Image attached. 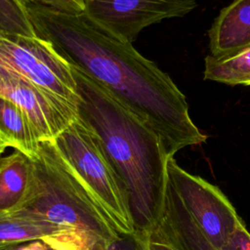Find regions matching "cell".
Segmentation results:
<instances>
[{"instance_id":"1","label":"cell","mask_w":250,"mask_h":250,"mask_svg":"<svg viewBox=\"0 0 250 250\" xmlns=\"http://www.w3.org/2000/svg\"><path fill=\"white\" fill-rule=\"evenodd\" d=\"M25 7L36 35L147 123L169 158L206 141L189 116L186 96L132 43L111 35L84 13H62L34 1Z\"/></svg>"},{"instance_id":"21","label":"cell","mask_w":250,"mask_h":250,"mask_svg":"<svg viewBox=\"0 0 250 250\" xmlns=\"http://www.w3.org/2000/svg\"><path fill=\"white\" fill-rule=\"evenodd\" d=\"M6 147H8V145H7V144L3 141V139L0 137V154H2V153L5 151Z\"/></svg>"},{"instance_id":"13","label":"cell","mask_w":250,"mask_h":250,"mask_svg":"<svg viewBox=\"0 0 250 250\" xmlns=\"http://www.w3.org/2000/svg\"><path fill=\"white\" fill-rule=\"evenodd\" d=\"M0 137L8 145L28 157L35 155L40 139L24 110L14 102L0 97Z\"/></svg>"},{"instance_id":"6","label":"cell","mask_w":250,"mask_h":250,"mask_svg":"<svg viewBox=\"0 0 250 250\" xmlns=\"http://www.w3.org/2000/svg\"><path fill=\"white\" fill-rule=\"evenodd\" d=\"M167 182L207 240L218 250L243 222L227 195L215 185L167 160Z\"/></svg>"},{"instance_id":"22","label":"cell","mask_w":250,"mask_h":250,"mask_svg":"<svg viewBox=\"0 0 250 250\" xmlns=\"http://www.w3.org/2000/svg\"><path fill=\"white\" fill-rule=\"evenodd\" d=\"M21 3H22V4L26 5V4H27V3H29L31 0H21Z\"/></svg>"},{"instance_id":"12","label":"cell","mask_w":250,"mask_h":250,"mask_svg":"<svg viewBox=\"0 0 250 250\" xmlns=\"http://www.w3.org/2000/svg\"><path fill=\"white\" fill-rule=\"evenodd\" d=\"M31 160L20 150L0 158V213L18 209L26 195Z\"/></svg>"},{"instance_id":"4","label":"cell","mask_w":250,"mask_h":250,"mask_svg":"<svg viewBox=\"0 0 250 250\" xmlns=\"http://www.w3.org/2000/svg\"><path fill=\"white\" fill-rule=\"evenodd\" d=\"M52 142L117 233H134L125 189L88 127L76 116Z\"/></svg>"},{"instance_id":"9","label":"cell","mask_w":250,"mask_h":250,"mask_svg":"<svg viewBox=\"0 0 250 250\" xmlns=\"http://www.w3.org/2000/svg\"><path fill=\"white\" fill-rule=\"evenodd\" d=\"M34 240L59 241L85 250L77 233L29 211L18 208L0 213V250Z\"/></svg>"},{"instance_id":"23","label":"cell","mask_w":250,"mask_h":250,"mask_svg":"<svg viewBox=\"0 0 250 250\" xmlns=\"http://www.w3.org/2000/svg\"><path fill=\"white\" fill-rule=\"evenodd\" d=\"M244 85H246V86H250V79H248Z\"/></svg>"},{"instance_id":"17","label":"cell","mask_w":250,"mask_h":250,"mask_svg":"<svg viewBox=\"0 0 250 250\" xmlns=\"http://www.w3.org/2000/svg\"><path fill=\"white\" fill-rule=\"evenodd\" d=\"M220 250H250V232L244 223L230 233Z\"/></svg>"},{"instance_id":"3","label":"cell","mask_w":250,"mask_h":250,"mask_svg":"<svg viewBox=\"0 0 250 250\" xmlns=\"http://www.w3.org/2000/svg\"><path fill=\"white\" fill-rule=\"evenodd\" d=\"M30 160V182L19 208L75 231L85 250H106L119 234L53 142L41 141Z\"/></svg>"},{"instance_id":"14","label":"cell","mask_w":250,"mask_h":250,"mask_svg":"<svg viewBox=\"0 0 250 250\" xmlns=\"http://www.w3.org/2000/svg\"><path fill=\"white\" fill-rule=\"evenodd\" d=\"M203 77L227 85H244L250 79V48L224 60L207 56Z\"/></svg>"},{"instance_id":"18","label":"cell","mask_w":250,"mask_h":250,"mask_svg":"<svg viewBox=\"0 0 250 250\" xmlns=\"http://www.w3.org/2000/svg\"><path fill=\"white\" fill-rule=\"evenodd\" d=\"M7 250H80L79 248L59 241L51 240H34L28 241L17 246L11 247Z\"/></svg>"},{"instance_id":"20","label":"cell","mask_w":250,"mask_h":250,"mask_svg":"<svg viewBox=\"0 0 250 250\" xmlns=\"http://www.w3.org/2000/svg\"><path fill=\"white\" fill-rule=\"evenodd\" d=\"M106 250H142L136 232L132 234L119 235Z\"/></svg>"},{"instance_id":"19","label":"cell","mask_w":250,"mask_h":250,"mask_svg":"<svg viewBox=\"0 0 250 250\" xmlns=\"http://www.w3.org/2000/svg\"><path fill=\"white\" fill-rule=\"evenodd\" d=\"M56 11L69 14H79L84 12L83 0H31ZM30 1V2H31Z\"/></svg>"},{"instance_id":"16","label":"cell","mask_w":250,"mask_h":250,"mask_svg":"<svg viewBox=\"0 0 250 250\" xmlns=\"http://www.w3.org/2000/svg\"><path fill=\"white\" fill-rule=\"evenodd\" d=\"M135 232L142 250H179L157 228L148 231Z\"/></svg>"},{"instance_id":"24","label":"cell","mask_w":250,"mask_h":250,"mask_svg":"<svg viewBox=\"0 0 250 250\" xmlns=\"http://www.w3.org/2000/svg\"><path fill=\"white\" fill-rule=\"evenodd\" d=\"M1 155H2V154H0V158H1V157H2V156H1Z\"/></svg>"},{"instance_id":"15","label":"cell","mask_w":250,"mask_h":250,"mask_svg":"<svg viewBox=\"0 0 250 250\" xmlns=\"http://www.w3.org/2000/svg\"><path fill=\"white\" fill-rule=\"evenodd\" d=\"M0 28L18 35L37 36L21 0H0Z\"/></svg>"},{"instance_id":"8","label":"cell","mask_w":250,"mask_h":250,"mask_svg":"<svg viewBox=\"0 0 250 250\" xmlns=\"http://www.w3.org/2000/svg\"><path fill=\"white\" fill-rule=\"evenodd\" d=\"M0 97L21 107L40 141H52L77 116V108L25 78L0 69Z\"/></svg>"},{"instance_id":"2","label":"cell","mask_w":250,"mask_h":250,"mask_svg":"<svg viewBox=\"0 0 250 250\" xmlns=\"http://www.w3.org/2000/svg\"><path fill=\"white\" fill-rule=\"evenodd\" d=\"M71 68L78 96L77 117L94 134L119 178L135 231L153 229L162 216L167 188L169 157L161 139L104 89Z\"/></svg>"},{"instance_id":"5","label":"cell","mask_w":250,"mask_h":250,"mask_svg":"<svg viewBox=\"0 0 250 250\" xmlns=\"http://www.w3.org/2000/svg\"><path fill=\"white\" fill-rule=\"evenodd\" d=\"M0 69L25 78L77 108L70 64L41 37L18 35L0 28Z\"/></svg>"},{"instance_id":"10","label":"cell","mask_w":250,"mask_h":250,"mask_svg":"<svg viewBox=\"0 0 250 250\" xmlns=\"http://www.w3.org/2000/svg\"><path fill=\"white\" fill-rule=\"evenodd\" d=\"M210 55L224 60L250 48V0H233L208 30Z\"/></svg>"},{"instance_id":"11","label":"cell","mask_w":250,"mask_h":250,"mask_svg":"<svg viewBox=\"0 0 250 250\" xmlns=\"http://www.w3.org/2000/svg\"><path fill=\"white\" fill-rule=\"evenodd\" d=\"M155 228L179 250H218L198 229L168 182L163 213Z\"/></svg>"},{"instance_id":"7","label":"cell","mask_w":250,"mask_h":250,"mask_svg":"<svg viewBox=\"0 0 250 250\" xmlns=\"http://www.w3.org/2000/svg\"><path fill=\"white\" fill-rule=\"evenodd\" d=\"M84 14L116 38L132 43L150 24L183 17L197 0H83Z\"/></svg>"}]
</instances>
